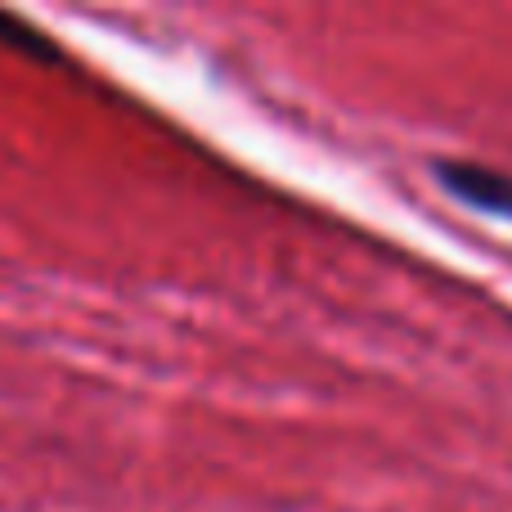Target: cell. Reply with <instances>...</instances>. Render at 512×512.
<instances>
[{"instance_id": "1", "label": "cell", "mask_w": 512, "mask_h": 512, "mask_svg": "<svg viewBox=\"0 0 512 512\" xmlns=\"http://www.w3.org/2000/svg\"><path fill=\"white\" fill-rule=\"evenodd\" d=\"M436 176H441V185L450 189L459 203L481 207V212H495V216H512V176L472 167V162H441Z\"/></svg>"}, {"instance_id": "2", "label": "cell", "mask_w": 512, "mask_h": 512, "mask_svg": "<svg viewBox=\"0 0 512 512\" xmlns=\"http://www.w3.org/2000/svg\"><path fill=\"white\" fill-rule=\"evenodd\" d=\"M0 41L18 45V50H27V54H50V41H45V32L18 23L14 14H5V9H0Z\"/></svg>"}]
</instances>
